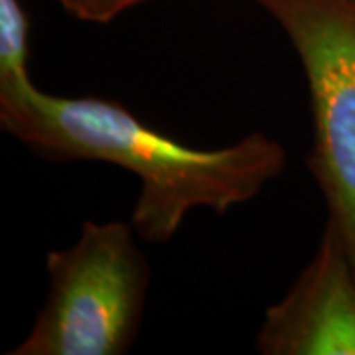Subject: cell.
I'll return each instance as SVG.
<instances>
[{
	"mask_svg": "<svg viewBox=\"0 0 355 355\" xmlns=\"http://www.w3.org/2000/svg\"><path fill=\"white\" fill-rule=\"evenodd\" d=\"M0 125L48 160H95L140 180L130 223L144 241H170L198 207L225 214L253 200L286 166L279 140L253 132L203 150L168 139L121 103L60 97L38 87L0 103Z\"/></svg>",
	"mask_w": 355,
	"mask_h": 355,
	"instance_id": "1",
	"label": "cell"
},
{
	"mask_svg": "<svg viewBox=\"0 0 355 355\" xmlns=\"http://www.w3.org/2000/svg\"><path fill=\"white\" fill-rule=\"evenodd\" d=\"M132 223L85 221L77 241L48 254L50 291L10 355H123L140 330L150 266Z\"/></svg>",
	"mask_w": 355,
	"mask_h": 355,
	"instance_id": "2",
	"label": "cell"
},
{
	"mask_svg": "<svg viewBox=\"0 0 355 355\" xmlns=\"http://www.w3.org/2000/svg\"><path fill=\"white\" fill-rule=\"evenodd\" d=\"M298 53L310 91L308 166L355 268V0H251Z\"/></svg>",
	"mask_w": 355,
	"mask_h": 355,
	"instance_id": "3",
	"label": "cell"
},
{
	"mask_svg": "<svg viewBox=\"0 0 355 355\" xmlns=\"http://www.w3.org/2000/svg\"><path fill=\"white\" fill-rule=\"evenodd\" d=\"M257 347L263 355H355V268L331 221L294 286L266 310Z\"/></svg>",
	"mask_w": 355,
	"mask_h": 355,
	"instance_id": "4",
	"label": "cell"
},
{
	"mask_svg": "<svg viewBox=\"0 0 355 355\" xmlns=\"http://www.w3.org/2000/svg\"><path fill=\"white\" fill-rule=\"evenodd\" d=\"M30 18L20 0H0V103L34 89L30 77Z\"/></svg>",
	"mask_w": 355,
	"mask_h": 355,
	"instance_id": "5",
	"label": "cell"
},
{
	"mask_svg": "<svg viewBox=\"0 0 355 355\" xmlns=\"http://www.w3.org/2000/svg\"><path fill=\"white\" fill-rule=\"evenodd\" d=\"M77 20L105 24L146 0H58Z\"/></svg>",
	"mask_w": 355,
	"mask_h": 355,
	"instance_id": "6",
	"label": "cell"
}]
</instances>
